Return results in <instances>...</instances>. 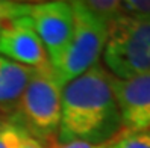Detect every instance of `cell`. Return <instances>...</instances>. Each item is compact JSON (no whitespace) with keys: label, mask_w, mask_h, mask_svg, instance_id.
I'll list each match as a JSON object with an SVG mask.
<instances>
[{"label":"cell","mask_w":150,"mask_h":148,"mask_svg":"<svg viewBox=\"0 0 150 148\" xmlns=\"http://www.w3.org/2000/svg\"><path fill=\"white\" fill-rule=\"evenodd\" d=\"M62 89L52 65L33 68L32 77L15 107L14 118L32 137L50 142L58 135L62 110Z\"/></svg>","instance_id":"7a4b0ae2"},{"label":"cell","mask_w":150,"mask_h":148,"mask_svg":"<svg viewBox=\"0 0 150 148\" xmlns=\"http://www.w3.org/2000/svg\"><path fill=\"white\" fill-rule=\"evenodd\" d=\"M81 2L88 12L106 26H109L123 14L121 2L118 0H81Z\"/></svg>","instance_id":"9c48e42d"},{"label":"cell","mask_w":150,"mask_h":148,"mask_svg":"<svg viewBox=\"0 0 150 148\" xmlns=\"http://www.w3.org/2000/svg\"><path fill=\"white\" fill-rule=\"evenodd\" d=\"M109 148H150V130L123 132L109 142Z\"/></svg>","instance_id":"8fae6325"},{"label":"cell","mask_w":150,"mask_h":148,"mask_svg":"<svg viewBox=\"0 0 150 148\" xmlns=\"http://www.w3.org/2000/svg\"><path fill=\"white\" fill-rule=\"evenodd\" d=\"M29 136L26 128L12 118L0 127V148H21Z\"/></svg>","instance_id":"30bf717a"},{"label":"cell","mask_w":150,"mask_h":148,"mask_svg":"<svg viewBox=\"0 0 150 148\" xmlns=\"http://www.w3.org/2000/svg\"><path fill=\"white\" fill-rule=\"evenodd\" d=\"M111 83L123 130H150V73L126 80L112 76Z\"/></svg>","instance_id":"8992f818"},{"label":"cell","mask_w":150,"mask_h":148,"mask_svg":"<svg viewBox=\"0 0 150 148\" xmlns=\"http://www.w3.org/2000/svg\"><path fill=\"white\" fill-rule=\"evenodd\" d=\"M14 118V114L11 110H6L3 107H0V127H2L3 124H6L8 121H11Z\"/></svg>","instance_id":"2e32d148"},{"label":"cell","mask_w":150,"mask_h":148,"mask_svg":"<svg viewBox=\"0 0 150 148\" xmlns=\"http://www.w3.org/2000/svg\"><path fill=\"white\" fill-rule=\"evenodd\" d=\"M111 79L108 69L97 64L64 85L59 142L108 144L123 132Z\"/></svg>","instance_id":"6da1fadb"},{"label":"cell","mask_w":150,"mask_h":148,"mask_svg":"<svg viewBox=\"0 0 150 148\" xmlns=\"http://www.w3.org/2000/svg\"><path fill=\"white\" fill-rule=\"evenodd\" d=\"M32 73L33 68L20 65L0 56V107L14 114Z\"/></svg>","instance_id":"ba28073f"},{"label":"cell","mask_w":150,"mask_h":148,"mask_svg":"<svg viewBox=\"0 0 150 148\" xmlns=\"http://www.w3.org/2000/svg\"><path fill=\"white\" fill-rule=\"evenodd\" d=\"M47 148H109L108 144H90L83 141H71V142H59L58 139H52Z\"/></svg>","instance_id":"5bb4252c"},{"label":"cell","mask_w":150,"mask_h":148,"mask_svg":"<svg viewBox=\"0 0 150 148\" xmlns=\"http://www.w3.org/2000/svg\"><path fill=\"white\" fill-rule=\"evenodd\" d=\"M21 148H46V147H44V144L41 141H38V139L29 136L28 139H26V142H24V145Z\"/></svg>","instance_id":"9a60e30c"},{"label":"cell","mask_w":150,"mask_h":148,"mask_svg":"<svg viewBox=\"0 0 150 148\" xmlns=\"http://www.w3.org/2000/svg\"><path fill=\"white\" fill-rule=\"evenodd\" d=\"M70 3L74 15L73 39L62 60L53 67L62 85L74 80L99 64L108 36V26L88 12L81 0Z\"/></svg>","instance_id":"277c9868"},{"label":"cell","mask_w":150,"mask_h":148,"mask_svg":"<svg viewBox=\"0 0 150 148\" xmlns=\"http://www.w3.org/2000/svg\"><path fill=\"white\" fill-rule=\"evenodd\" d=\"M121 12L134 18L150 20V0H125L121 2Z\"/></svg>","instance_id":"4fadbf2b"},{"label":"cell","mask_w":150,"mask_h":148,"mask_svg":"<svg viewBox=\"0 0 150 148\" xmlns=\"http://www.w3.org/2000/svg\"><path fill=\"white\" fill-rule=\"evenodd\" d=\"M0 56L29 68L50 65L44 46L28 15L11 21L3 27L0 33Z\"/></svg>","instance_id":"52a82bcc"},{"label":"cell","mask_w":150,"mask_h":148,"mask_svg":"<svg viewBox=\"0 0 150 148\" xmlns=\"http://www.w3.org/2000/svg\"><path fill=\"white\" fill-rule=\"evenodd\" d=\"M29 6H30V3H24V2L0 0V33H2L6 24L28 15Z\"/></svg>","instance_id":"7c38bea8"},{"label":"cell","mask_w":150,"mask_h":148,"mask_svg":"<svg viewBox=\"0 0 150 148\" xmlns=\"http://www.w3.org/2000/svg\"><path fill=\"white\" fill-rule=\"evenodd\" d=\"M103 60L109 74L132 79L150 73V20L120 15L108 26Z\"/></svg>","instance_id":"3957f363"},{"label":"cell","mask_w":150,"mask_h":148,"mask_svg":"<svg viewBox=\"0 0 150 148\" xmlns=\"http://www.w3.org/2000/svg\"><path fill=\"white\" fill-rule=\"evenodd\" d=\"M28 18L41 39L52 67H56L65 56L74 33V15L70 2L30 3Z\"/></svg>","instance_id":"5b68a950"}]
</instances>
